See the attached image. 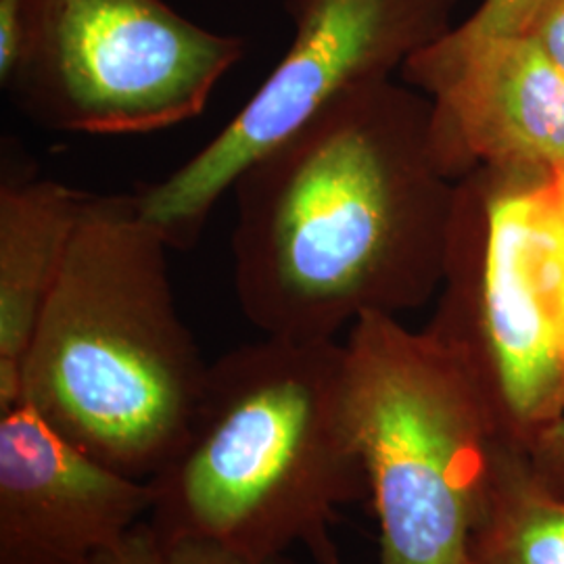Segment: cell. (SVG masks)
Returning <instances> with one entry per match:
<instances>
[{
    "label": "cell",
    "instance_id": "cell-15",
    "mask_svg": "<svg viewBox=\"0 0 564 564\" xmlns=\"http://www.w3.org/2000/svg\"><path fill=\"white\" fill-rule=\"evenodd\" d=\"M523 452L535 477L564 498V412Z\"/></svg>",
    "mask_w": 564,
    "mask_h": 564
},
{
    "label": "cell",
    "instance_id": "cell-9",
    "mask_svg": "<svg viewBox=\"0 0 564 564\" xmlns=\"http://www.w3.org/2000/svg\"><path fill=\"white\" fill-rule=\"evenodd\" d=\"M151 485L21 403L0 414V564H93L149 519Z\"/></svg>",
    "mask_w": 564,
    "mask_h": 564
},
{
    "label": "cell",
    "instance_id": "cell-6",
    "mask_svg": "<svg viewBox=\"0 0 564 564\" xmlns=\"http://www.w3.org/2000/svg\"><path fill=\"white\" fill-rule=\"evenodd\" d=\"M458 0H284L289 51L223 130L134 202L170 249H188L224 193L263 151L379 82L454 28Z\"/></svg>",
    "mask_w": 564,
    "mask_h": 564
},
{
    "label": "cell",
    "instance_id": "cell-1",
    "mask_svg": "<svg viewBox=\"0 0 564 564\" xmlns=\"http://www.w3.org/2000/svg\"><path fill=\"white\" fill-rule=\"evenodd\" d=\"M458 182L421 90L387 80L333 102L230 188L245 318L263 337L337 341L421 307L444 282Z\"/></svg>",
    "mask_w": 564,
    "mask_h": 564
},
{
    "label": "cell",
    "instance_id": "cell-14",
    "mask_svg": "<svg viewBox=\"0 0 564 564\" xmlns=\"http://www.w3.org/2000/svg\"><path fill=\"white\" fill-rule=\"evenodd\" d=\"M535 4L538 0H484L460 28L484 36L521 34Z\"/></svg>",
    "mask_w": 564,
    "mask_h": 564
},
{
    "label": "cell",
    "instance_id": "cell-5",
    "mask_svg": "<svg viewBox=\"0 0 564 564\" xmlns=\"http://www.w3.org/2000/svg\"><path fill=\"white\" fill-rule=\"evenodd\" d=\"M242 55V39L165 0H28V36L4 90L48 130L147 134L197 118Z\"/></svg>",
    "mask_w": 564,
    "mask_h": 564
},
{
    "label": "cell",
    "instance_id": "cell-4",
    "mask_svg": "<svg viewBox=\"0 0 564 564\" xmlns=\"http://www.w3.org/2000/svg\"><path fill=\"white\" fill-rule=\"evenodd\" d=\"M343 347L377 564H466L502 442L484 389L454 347L395 316H364Z\"/></svg>",
    "mask_w": 564,
    "mask_h": 564
},
{
    "label": "cell",
    "instance_id": "cell-17",
    "mask_svg": "<svg viewBox=\"0 0 564 564\" xmlns=\"http://www.w3.org/2000/svg\"><path fill=\"white\" fill-rule=\"evenodd\" d=\"M521 34L564 69V0H538Z\"/></svg>",
    "mask_w": 564,
    "mask_h": 564
},
{
    "label": "cell",
    "instance_id": "cell-11",
    "mask_svg": "<svg viewBox=\"0 0 564 564\" xmlns=\"http://www.w3.org/2000/svg\"><path fill=\"white\" fill-rule=\"evenodd\" d=\"M466 564H564V498L535 477L517 445L498 444Z\"/></svg>",
    "mask_w": 564,
    "mask_h": 564
},
{
    "label": "cell",
    "instance_id": "cell-12",
    "mask_svg": "<svg viewBox=\"0 0 564 564\" xmlns=\"http://www.w3.org/2000/svg\"><path fill=\"white\" fill-rule=\"evenodd\" d=\"M527 253L533 281L564 349V184L556 174L531 184Z\"/></svg>",
    "mask_w": 564,
    "mask_h": 564
},
{
    "label": "cell",
    "instance_id": "cell-3",
    "mask_svg": "<svg viewBox=\"0 0 564 564\" xmlns=\"http://www.w3.org/2000/svg\"><path fill=\"white\" fill-rule=\"evenodd\" d=\"M167 249L134 195L90 193L21 370V403L144 481L186 440L209 375Z\"/></svg>",
    "mask_w": 564,
    "mask_h": 564
},
{
    "label": "cell",
    "instance_id": "cell-10",
    "mask_svg": "<svg viewBox=\"0 0 564 564\" xmlns=\"http://www.w3.org/2000/svg\"><path fill=\"white\" fill-rule=\"evenodd\" d=\"M90 193L55 181L0 191V414L21 405V370Z\"/></svg>",
    "mask_w": 564,
    "mask_h": 564
},
{
    "label": "cell",
    "instance_id": "cell-16",
    "mask_svg": "<svg viewBox=\"0 0 564 564\" xmlns=\"http://www.w3.org/2000/svg\"><path fill=\"white\" fill-rule=\"evenodd\" d=\"M28 36V0H0V82L2 88L20 65Z\"/></svg>",
    "mask_w": 564,
    "mask_h": 564
},
{
    "label": "cell",
    "instance_id": "cell-18",
    "mask_svg": "<svg viewBox=\"0 0 564 564\" xmlns=\"http://www.w3.org/2000/svg\"><path fill=\"white\" fill-rule=\"evenodd\" d=\"M556 176H558V178H561V181H563V184H564V172H563V174H556Z\"/></svg>",
    "mask_w": 564,
    "mask_h": 564
},
{
    "label": "cell",
    "instance_id": "cell-13",
    "mask_svg": "<svg viewBox=\"0 0 564 564\" xmlns=\"http://www.w3.org/2000/svg\"><path fill=\"white\" fill-rule=\"evenodd\" d=\"M93 564H303L286 556L258 558L235 547L158 529L149 519L126 533L120 542L105 550Z\"/></svg>",
    "mask_w": 564,
    "mask_h": 564
},
{
    "label": "cell",
    "instance_id": "cell-8",
    "mask_svg": "<svg viewBox=\"0 0 564 564\" xmlns=\"http://www.w3.org/2000/svg\"><path fill=\"white\" fill-rule=\"evenodd\" d=\"M402 76L433 105L435 141L458 181L479 167L563 174L564 69L529 36L454 25L405 61Z\"/></svg>",
    "mask_w": 564,
    "mask_h": 564
},
{
    "label": "cell",
    "instance_id": "cell-2",
    "mask_svg": "<svg viewBox=\"0 0 564 564\" xmlns=\"http://www.w3.org/2000/svg\"><path fill=\"white\" fill-rule=\"evenodd\" d=\"M149 521L272 558L341 564L345 506L368 498L345 405L339 341L263 337L209 364L178 452L147 479Z\"/></svg>",
    "mask_w": 564,
    "mask_h": 564
},
{
    "label": "cell",
    "instance_id": "cell-7",
    "mask_svg": "<svg viewBox=\"0 0 564 564\" xmlns=\"http://www.w3.org/2000/svg\"><path fill=\"white\" fill-rule=\"evenodd\" d=\"M535 181L479 167L458 182L442 295L426 326L463 356L502 442L521 449L564 412V349L527 253Z\"/></svg>",
    "mask_w": 564,
    "mask_h": 564
}]
</instances>
